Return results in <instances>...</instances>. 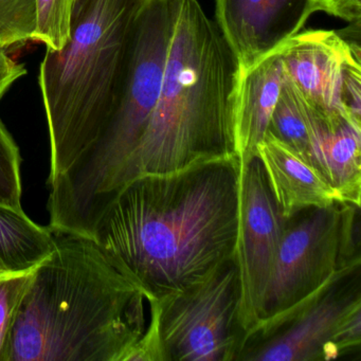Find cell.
Here are the masks:
<instances>
[{
    "instance_id": "cell-1",
    "label": "cell",
    "mask_w": 361,
    "mask_h": 361,
    "mask_svg": "<svg viewBox=\"0 0 361 361\" xmlns=\"http://www.w3.org/2000/svg\"><path fill=\"white\" fill-rule=\"evenodd\" d=\"M240 164L212 158L120 188L92 238L147 302L208 276L235 252Z\"/></svg>"
},
{
    "instance_id": "cell-2",
    "label": "cell",
    "mask_w": 361,
    "mask_h": 361,
    "mask_svg": "<svg viewBox=\"0 0 361 361\" xmlns=\"http://www.w3.org/2000/svg\"><path fill=\"white\" fill-rule=\"evenodd\" d=\"M52 234L54 249L33 269L5 361H126L145 331V295L94 238Z\"/></svg>"
},
{
    "instance_id": "cell-3",
    "label": "cell",
    "mask_w": 361,
    "mask_h": 361,
    "mask_svg": "<svg viewBox=\"0 0 361 361\" xmlns=\"http://www.w3.org/2000/svg\"><path fill=\"white\" fill-rule=\"evenodd\" d=\"M238 77V60L216 24L197 0H181L159 97L136 149L111 183L102 214L118 190L136 177L236 155Z\"/></svg>"
},
{
    "instance_id": "cell-4",
    "label": "cell",
    "mask_w": 361,
    "mask_h": 361,
    "mask_svg": "<svg viewBox=\"0 0 361 361\" xmlns=\"http://www.w3.org/2000/svg\"><path fill=\"white\" fill-rule=\"evenodd\" d=\"M147 0H75L71 39L46 48L39 85L56 180L96 142L123 85L137 18Z\"/></svg>"
},
{
    "instance_id": "cell-5",
    "label": "cell",
    "mask_w": 361,
    "mask_h": 361,
    "mask_svg": "<svg viewBox=\"0 0 361 361\" xmlns=\"http://www.w3.org/2000/svg\"><path fill=\"white\" fill-rule=\"evenodd\" d=\"M181 0H147L139 12L123 85L96 142L49 183L54 231L92 236L116 175L136 149L157 102Z\"/></svg>"
},
{
    "instance_id": "cell-6",
    "label": "cell",
    "mask_w": 361,
    "mask_h": 361,
    "mask_svg": "<svg viewBox=\"0 0 361 361\" xmlns=\"http://www.w3.org/2000/svg\"><path fill=\"white\" fill-rule=\"evenodd\" d=\"M359 211L339 202L284 219L263 319L245 338L274 329L340 270L361 264Z\"/></svg>"
},
{
    "instance_id": "cell-7",
    "label": "cell",
    "mask_w": 361,
    "mask_h": 361,
    "mask_svg": "<svg viewBox=\"0 0 361 361\" xmlns=\"http://www.w3.org/2000/svg\"><path fill=\"white\" fill-rule=\"evenodd\" d=\"M360 267L340 270L274 329L245 338L235 361H329L359 350Z\"/></svg>"
},
{
    "instance_id": "cell-8",
    "label": "cell",
    "mask_w": 361,
    "mask_h": 361,
    "mask_svg": "<svg viewBox=\"0 0 361 361\" xmlns=\"http://www.w3.org/2000/svg\"><path fill=\"white\" fill-rule=\"evenodd\" d=\"M168 361H235L244 331L238 323L235 255L191 286L159 299Z\"/></svg>"
},
{
    "instance_id": "cell-9",
    "label": "cell",
    "mask_w": 361,
    "mask_h": 361,
    "mask_svg": "<svg viewBox=\"0 0 361 361\" xmlns=\"http://www.w3.org/2000/svg\"><path fill=\"white\" fill-rule=\"evenodd\" d=\"M283 219L255 156L240 169L235 255L240 276L238 323L244 338L261 322L282 235Z\"/></svg>"
},
{
    "instance_id": "cell-10",
    "label": "cell",
    "mask_w": 361,
    "mask_h": 361,
    "mask_svg": "<svg viewBox=\"0 0 361 361\" xmlns=\"http://www.w3.org/2000/svg\"><path fill=\"white\" fill-rule=\"evenodd\" d=\"M312 13V0H215V24L240 73L279 51Z\"/></svg>"
},
{
    "instance_id": "cell-11",
    "label": "cell",
    "mask_w": 361,
    "mask_h": 361,
    "mask_svg": "<svg viewBox=\"0 0 361 361\" xmlns=\"http://www.w3.org/2000/svg\"><path fill=\"white\" fill-rule=\"evenodd\" d=\"M299 92L308 138L304 161L337 192L342 202L360 207L361 124L342 111L319 109Z\"/></svg>"
},
{
    "instance_id": "cell-12",
    "label": "cell",
    "mask_w": 361,
    "mask_h": 361,
    "mask_svg": "<svg viewBox=\"0 0 361 361\" xmlns=\"http://www.w3.org/2000/svg\"><path fill=\"white\" fill-rule=\"evenodd\" d=\"M352 52L361 54V47L348 45L336 31L325 30L299 32L280 49L284 73L304 98L329 111H342V67Z\"/></svg>"
},
{
    "instance_id": "cell-13",
    "label": "cell",
    "mask_w": 361,
    "mask_h": 361,
    "mask_svg": "<svg viewBox=\"0 0 361 361\" xmlns=\"http://www.w3.org/2000/svg\"><path fill=\"white\" fill-rule=\"evenodd\" d=\"M257 156L283 219L303 209L342 202L337 192L310 164L269 132L257 147Z\"/></svg>"
},
{
    "instance_id": "cell-14",
    "label": "cell",
    "mask_w": 361,
    "mask_h": 361,
    "mask_svg": "<svg viewBox=\"0 0 361 361\" xmlns=\"http://www.w3.org/2000/svg\"><path fill=\"white\" fill-rule=\"evenodd\" d=\"M283 62L280 50L240 73L234 105V147L244 168L257 156L280 96Z\"/></svg>"
},
{
    "instance_id": "cell-15",
    "label": "cell",
    "mask_w": 361,
    "mask_h": 361,
    "mask_svg": "<svg viewBox=\"0 0 361 361\" xmlns=\"http://www.w3.org/2000/svg\"><path fill=\"white\" fill-rule=\"evenodd\" d=\"M54 247L49 227L31 221L23 209L0 206V276L32 271Z\"/></svg>"
},
{
    "instance_id": "cell-16",
    "label": "cell",
    "mask_w": 361,
    "mask_h": 361,
    "mask_svg": "<svg viewBox=\"0 0 361 361\" xmlns=\"http://www.w3.org/2000/svg\"><path fill=\"white\" fill-rule=\"evenodd\" d=\"M73 6L75 0H35L37 24L32 41L52 50L63 49L71 39Z\"/></svg>"
},
{
    "instance_id": "cell-17",
    "label": "cell",
    "mask_w": 361,
    "mask_h": 361,
    "mask_svg": "<svg viewBox=\"0 0 361 361\" xmlns=\"http://www.w3.org/2000/svg\"><path fill=\"white\" fill-rule=\"evenodd\" d=\"M35 24V0H0L1 47L8 49L32 41Z\"/></svg>"
},
{
    "instance_id": "cell-18",
    "label": "cell",
    "mask_w": 361,
    "mask_h": 361,
    "mask_svg": "<svg viewBox=\"0 0 361 361\" xmlns=\"http://www.w3.org/2000/svg\"><path fill=\"white\" fill-rule=\"evenodd\" d=\"M20 147L0 119V206L22 210Z\"/></svg>"
},
{
    "instance_id": "cell-19",
    "label": "cell",
    "mask_w": 361,
    "mask_h": 361,
    "mask_svg": "<svg viewBox=\"0 0 361 361\" xmlns=\"http://www.w3.org/2000/svg\"><path fill=\"white\" fill-rule=\"evenodd\" d=\"M32 271L0 276V361H5L18 307L28 288Z\"/></svg>"
},
{
    "instance_id": "cell-20",
    "label": "cell",
    "mask_w": 361,
    "mask_h": 361,
    "mask_svg": "<svg viewBox=\"0 0 361 361\" xmlns=\"http://www.w3.org/2000/svg\"><path fill=\"white\" fill-rule=\"evenodd\" d=\"M342 111L361 124V54L352 52L342 67L340 84Z\"/></svg>"
},
{
    "instance_id": "cell-21",
    "label": "cell",
    "mask_w": 361,
    "mask_h": 361,
    "mask_svg": "<svg viewBox=\"0 0 361 361\" xmlns=\"http://www.w3.org/2000/svg\"><path fill=\"white\" fill-rule=\"evenodd\" d=\"M151 321L149 327L135 344L126 361H168L166 348L160 331V312L161 302L159 299L149 301Z\"/></svg>"
},
{
    "instance_id": "cell-22",
    "label": "cell",
    "mask_w": 361,
    "mask_h": 361,
    "mask_svg": "<svg viewBox=\"0 0 361 361\" xmlns=\"http://www.w3.org/2000/svg\"><path fill=\"white\" fill-rule=\"evenodd\" d=\"M314 12H324L348 24H361V0H312Z\"/></svg>"
},
{
    "instance_id": "cell-23",
    "label": "cell",
    "mask_w": 361,
    "mask_h": 361,
    "mask_svg": "<svg viewBox=\"0 0 361 361\" xmlns=\"http://www.w3.org/2000/svg\"><path fill=\"white\" fill-rule=\"evenodd\" d=\"M27 73L26 66L10 58L7 49L0 46V100L13 84Z\"/></svg>"
}]
</instances>
